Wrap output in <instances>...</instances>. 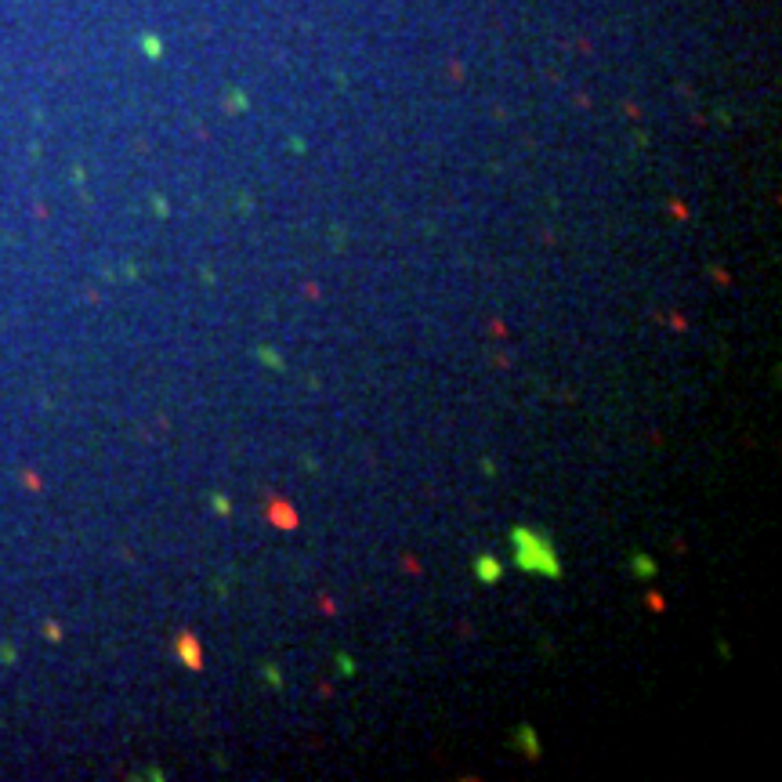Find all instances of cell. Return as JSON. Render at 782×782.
<instances>
[{
    "label": "cell",
    "mask_w": 782,
    "mask_h": 782,
    "mask_svg": "<svg viewBox=\"0 0 782 782\" xmlns=\"http://www.w3.org/2000/svg\"><path fill=\"white\" fill-rule=\"evenodd\" d=\"M510 544H515V565L522 572H536V576H547V580H562L565 569H562V558H558L547 533L515 525V529H510Z\"/></svg>",
    "instance_id": "cell-1"
},
{
    "label": "cell",
    "mask_w": 782,
    "mask_h": 782,
    "mask_svg": "<svg viewBox=\"0 0 782 782\" xmlns=\"http://www.w3.org/2000/svg\"><path fill=\"white\" fill-rule=\"evenodd\" d=\"M474 576L482 580V583H500V580H504V565H500V558H492V554H478V558H474Z\"/></svg>",
    "instance_id": "cell-2"
},
{
    "label": "cell",
    "mask_w": 782,
    "mask_h": 782,
    "mask_svg": "<svg viewBox=\"0 0 782 782\" xmlns=\"http://www.w3.org/2000/svg\"><path fill=\"white\" fill-rule=\"evenodd\" d=\"M515 736H518V739H510V746H522L529 757H540V743H536V736H533V728H529V725H518V728H515Z\"/></svg>",
    "instance_id": "cell-3"
},
{
    "label": "cell",
    "mask_w": 782,
    "mask_h": 782,
    "mask_svg": "<svg viewBox=\"0 0 782 782\" xmlns=\"http://www.w3.org/2000/svg\"><path fill=\"white\" fill-rule=\"evenodd\" d=\"M630 569H634V576H656V558H648V554H630Z\"/></svg>",
    "instance_id": "cell-4"
},
{
    "label": "cell",
    "mask_w": 782,
    "mask_h": 782,
    "mask_svg": "<svg viewBox=\"0 0 782 782\" xmlns=\"http://www.w3.org/2000/svg\"><path fill=\"white\" fill-rule=\"evenodd\" d=\"M214 507H217V510H221V515H229V500H225V497H221V500H217V497H214Z\"/></svg>",
    "instance_id": "cell-5"
}]
</instances>
